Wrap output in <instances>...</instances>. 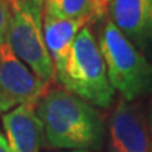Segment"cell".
Here are the masks:
<instances>
[{
    "label": "cell",
    "mask_w": 152,
    "mask_h": 152,
    "mask_svg": "<svg viewBox=\"0 0 152 152\" xmlns=\"http://www.w3.org/2000/svg\"><path fill=\"white\" fill-rule=\"evenodd\" d=\"M64 152H90V151H81V150H74V151H64Z\"/></svg>",
    "instance_id": "14"
},
{
    "label": "cell",
    "mask_w": 152,
    "mask_h": 152,
    "mask_svg": "<svg viewBox=\"0 0 152 152\" xmlns=\"http://www.w3.org/2000/svg\"><path fill=\"white\" fill-rule=\"evenodd\" d=\"M48 90L14 55L8 42L0 45V113L24 104H38Z\"/></svg>",
    "instance_id": "5"
},
{
    "label": "cell",
    "mask_w": 152,
    "mask_h": 152,
    "mask_svg": "<svg viewBox=\"0 0 152 152\" xmlns=\"http://www.w3.org/2000/svg\"><path fill=\"white\" fill-rule=\"evenodd\" d=\"M8 1L10 5L8 43L14 55L50 86L55 79V67L43 37V12L20 0Z\"/></svg>",
    "instance_id": "4"
},
{
    "label": "cell",
    "mask_w": 152,
    "mask_h": 152,
    "mask_svg": "<svg viewBox=\"0 0 152 152\" xmlns=\"http://www.w3.org/2000/svg\"><path fill=\"white\" fill-rule=\"evenodd\" d=\"M91 24L86 19H57L43 13L42 26L46 47L55 67V80L62 75L76 36Z\"/></svg>",
    "instance_id": "9"
},
{
    "label": "cell",
    "mask_w": 152,
    "mask_h": 152,
    "mask_svg": "<svg viewBox=\"0 0 152 152\" xmlns=\"http://www.w3.org/2000/svg\"><path fill=\"white\" fill-rule=\"evenodd\" d=\"M109 19L141 52L152 47V0H113Z\"/></svg>",
    "instance_id": "7"
},
{
    "label": "cell",
    "mask_w": 152,
    "mask_h": 152,
    "mask_svg": "<svg viewBox=\"0 0 152 152\" xmlns=\"http://www.w3.org/2000/svg\"><path fill=\"white\" fill-rule=\"evenodd\" d=\"M36 109L45 140L52 148L89 151L102 147L105 136L102 115L65 88L47 90Z\"/></svg>",
    "instance_id": "1"
},
{
    "label": "cell",
    "mask_w": 152,
    "mask_h": 152,
    "mask_svg": "<svg viewBox=\"0 0 152 152\" xmlns=\"http://www.w3.org/2000/svg\"><path fill=\"white\" fill-rule=\"evenodd\" d=\"M9 23H10V5L8 0H0V45L8 42Z\"/></svg>",
    "instance_id": "11"
},
{
    "label": "cell",
    "mask_w": 152,
    "mask_h": 152,
    "mask_svg": "<svg viewBox=\"0 0 152 152\" xmlns=\"http://www.w3.org/2000/svg\"><path fill=\"white\" fill-rule=\"evenodd\" d=\"M0 152H13L8 145V141L4 136V133H0Z\"/></svg>",
    "instance_id": "13"
},
{
    "label": "cell",
    "mask_w": 152,
    "mask_h": 152,
    "mask_svg": "<svg viewBox=\"0 0 152 152\" xmlns=\"http://www.w3.org/2000/svg\"><path fill=\"white\" fill-rule=\"evenodd\" d=\"M43 13L57 19L102 20L108 14V4L102 0H46Z\"/></svg>",
    "instance_id": "10"
},
{
    "label": "cell",
    "mask_w": 152,
    "mask_h": 152,
    "mask_svg": "<svg viewBox=\"0 0 152 152\" xmlns=\"http://www.w3.org/2000/svg\"><path fill=\"white\" fill-rule=\"evenodd\" d=\"M102 1H104V3H105V4H109V3H110V1H113V0H102Z\"/></svg>",
    "instance_id": "15"
},
{
    "label": "cell",
    "mask_w": 152,
    "mask_h": 152,
    "mask_svg": "<svg viewBox=\"0 0 152 152\" xmlns=\"http://www.w3.org/2000/svg\"><path fill=\"white\" fill-rule=\"evenodd\" d=\"M109 83L128 103L152 93V64L107 19L98 38Z\"/></svg>",
    "instance_id": "3"
},
{
    "label": "cell",
    "mask_w": 152,
    "mask_h": 152,
    "mask_svg": "<svg viewBox=\"0 0 152 152\" xmlns=\"http://www.w3.org/2000/svg\"><path fill=\"white\" fill-rule=\"evenodd\" d=\"M37 104H24L3 114L4 136L13 152H39L43 126L37 114Z\"/></svg>",
    "instance_id": "8"
},
{
    "label": "cell",
    "mask_w": 152,
    "mask_h": 152,
    "mask_svg": "<svg viewBox=\"0 0 152 152\" xmlns=\"http://www.w3.org/2000/svg\"><path fill=\"white\" fill-rule=\"evenodd\" d=\"M20 1L27 3V4H29V5L34 7V8H37V9H39V10L43 12V8H45V3H46V0H20Z\"/></svg>",
    "instance_id": "12"
},
{
    "label": "cell",
    "mask_w": 152,
    "mask_h": 152,
    "mask_svg": "<svg viewBox=\"0 0 152 152\" xmlns=\"http://www.w3.org/2000/svg\"><path fill=\"white\" fill-rule=\"evenodd\" d=\"M61 86L93 107L108 109L115 98L109 83L98 39L89 27L76 36L65 71L56 79Z\"/></svg>",
    "instance_id": "2"
},
{
    "label": "cell",
    "mask_w": 152,
    "mask_h": 152,
    "mask_svg": "<svg viewBox=\"0 0 152 152\" xmlns=\"http://www.w3.org/2000/svg\"><path fill=\"white\" fill-rule=\"evenodd\" d=\"M110 152H152L146 119L137 105L121 98L109 118Z\"/></svg>",
    "instance_id": "6"
}]
</instances>
